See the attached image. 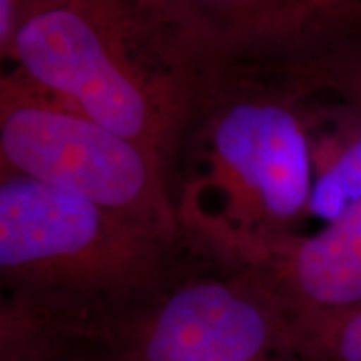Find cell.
Wrapping results in <instances>:
<instances>
[{
	"label": "cell",
	"instance_id": "6da1fadb",
	"mask_svg": "<svg viewBox=\"0 0 361 361\" xmlns=\"http://www.w3.org/2000/svg\"><path fill=\"white\" fill-rule=\"evenodd\" d=\"M8 59L168 169L216 75L179 2H20Z\"/></svg>",
	"mask_w": 361,
	"mask_h": 361
},
{
	"label": "cell",
	"instance_id": "8992f818",
	"mask_svg": "<svg viewBox=\"0 0 361 361\" xmlns=\"http://www.w3.org/2000/svg\"><path fill=\"white\" fill-rule=\"evenodd\" d=\"M243 273L284 314L361 306V202L311 236L290 234Z\"/></svg>",
	"mask_w": 361,
	"mask_h": 361
},
{
	"label": "cell",
	"instance_id": "5b68a950",
	"mask_svg": "<svg viewBox=\"0 0 361 361\" xmlns=\"http://www.w3.org/2000/svg\"><path fill=\"white\" fill-rule=\"evenodd\" d=\"M96 343L123 361H301L276 301L216 266L179 271L159 298L106 316Z\"/></svg>",
	"mask_w": 361,
	"mask_h": 361
},
{
	"label": "cell",
	"instance_id": "9c48e42d",
	"mask_svg": "<svg viewBox=\"0 0 361 361\" xmlns=\"http://www.w3.org/2000/svg\"><path fill=\"white\" fill-rule=\"evenodd\" d=\"M20 25L19 0H0V52L8 59L13 39Z\"/></svg>",
	"mask_w": 361,
	"mask_h": 361
},
{
	"label": "cell",
	"instance_id": "7a4b0ae2",
	"mask_svg": "<svg viewBox=\"0 0 361 361\" xmlns=\"http://www.w3.org/2000/svg\"><path fill=\"white\" fill-rule=\"evenodd\" d=\"M308 96L263 67L216 72L176 201L180 236L243 273L308 214L314 179Z\"/></svg>",
	"mask_w": 361,
	"mask_h": 361
},
{
	"label": "cell",
	"instance_id": "ba28073f",
	"mask_svg": "<svg viewBox=\"0 0 361 361\" xmlns=\"http://www.w3.org/2000/svg\"><path fill=\"white\" fill-rule=\"evenodd\" d=\"M284 318L301 361H361V306Z\"/></svg>",
	"mask_w": 361,
	"mask_h": 361
},
{
	"label": "cell",
	"instance_id": "277c9868",
	"mask_svg": "<svg viewBox=\"0 0 361 361\" xmlns=\"http://www.w3.org/2000/svg\"><path fill=\"white\" fill-rule=\"evenodd\" d=\"M0 168L82 197L169 245L180 239L168 168L19 69L0 80Z\"/></svg>",
	"mask_w": 361,
	"mask_h": 361
},
{
	"label": "cell",
	"instance_id": "52a82bcc",
	"mask_svg": "<svg viewBox=\"0 0 361 361\" xmlns=\"http://www.w3.org/2000/svg\"><path fill=\"white\" fill-rule=\"evenodd\" d=\"M335 114V133L311 137L314 179L308 214L326 224L361 202V116L346 106Z\"/></svg>",
	"mask_w": 361,
	"mask_h": 361
},
{
	"label": "cell",
	"instance_id": "30bf717a",
	"mask_svg": "<svg viewBox=\"0 0 361 361\" xmlns=\"http://www.w3.org/2000/svg\"><path fill=\"white\" fill-rule=\"evenodd\" d=\"M52 361H123L111 348L102 343L84 341L72 346L66 353L59 355Z\"/></svg>",
	"mask_w": 361,
	"mask_h": 361
},
{
	"label": "cell",
	"instance_id": "3957f363",
	"mask_svg": "<svg viewBox=\"0 0 361 361\" xmlns=\"http://www.w3.org/2000/svg\"><path fill=\"white\" fill-rule=\"evenodd\" d=\"M171 247L82 197L0 169L2 291L106 318L168 290L179 273Z\"/></svg>",
	"mask_w": 361,
	"mask_h": 361
}]
</instances>
